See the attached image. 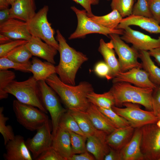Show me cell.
Listing matches in <instances>:
<instances>
[{
	"instance_id": "cell-1",
	"label": "cell",
	"mask_w": 160,
	"mask_h": 160,
	"mask_svg": "<svg viewBox=\"0 0 160 160\" xmlns=\"http://www.w3.org/2000/svg\"><path fill=\"white\" fill-rule=\"evenodd\" d=\"M45 81L59 95L68 110L86 112L90 104L87 95L94 91L91 84L84 81L77 85L67 84L56 73L49 76Z\"/></svg>"
},
{
	"instance_id": "cell-2",
	"label": "cell",
	"mask_w": 160,
	"mask_h": 160,
	"mask_svg": "<svg viewBox=\"0 0 160 160\" xmlns=\"http://www.w3.org/2000/svg\"><path fill=\"white\" fill-rule=\"evenodd\" d=\"M56 38L59 44L60 60L55 66L56 73L61 81L71 85H75L76 74L81 65L88 58L82 53L77 51L67 43L58 30L56 31Z\"/></svg>"
},
{
	"instance_id": "cell-3",
	"label": "cell",
	"mask_w": 160,
	"mask_h": 160,
	"mask_svg": "<svg viewBox=\"0 0 160 160\" xmlns=\"http://www.w3.org/2000/svg\"><path fill=\"white\" fill-rule=\"evenodd\" d=\"M114 98L115 106L121 107L129 102L141 105L149 111H153V94L151 88H142L125 82L113 83L110 89Z\"/></svg>"
},
{
	"instance_id": "cell-4",
	"label": "cell",
	"mask_w": 160,
	"mask_h": 160,
	"mask_svg": "<svg viewBox=\"0 0 160 160\" xmlns=\"http://www.w3.org/2000/svg\"><path fill=\"white\" fill-rule=\"evenodd\" d=\"M4 92L13 95L20 102L34 106L47 113L41 98L38 81L33 76L23 81H13L5 87Z\"/></svg>"
},
{
	"instance_id": "cell-5",
	"label": "cell",
	"mask_w": 160,
	"mask_h": 160,
	"mask_svg": "<svg viewBox=\"0 0 160 160\" xmlns=\"http://www.w3.org/2000/svg\"><path fill=\"white\" fill-rule=\"evenodd\" d=\"M13 108L17 121L31 131L37 130L49 120L47 113L37 107L17 100L13 101Z\"/></svg>"
},
{
	"instance_id": "cell-6",
	"label": "cell",
	"mask_w": 160,
	"mask_h": 160,
	"mask_svg": "<svg viewBox=\"0 0 160 160\" xmlns=\"http://www.w3.org/2000/svg\"><path fill=\"white\" fill-rule=\"evenodd\" d=\"M49 7L44 5L27 23L29 31L32 36L40 38L58 51L59 44L55 37V31L48 22L47 14Z\"/></svg>"
},
{
	"instance_id": "cell-7",
	"label": "cell",
	"mask_w": 160,
	"mask_h": 160,
	"mask_svg": "<svg viewBox=\"0 0 160 160\" xmlns=\"http://www.w3.org/2000/svg\"><path fill=\"white\" fill-rule=\"evenodd\" d=\"M38 82L42 103L50 115L53 137L57 131L61 116L67 110L62 106L57 93L45 81H39Z\"/></svg>"
},
{
	"instance_id": "cell-8",
	"label": "cell",
	"mask_w": 160,
	"mask_h": 160,
	"mask_svg": "<svg viewBox=\"0 0 160 160\" xmlns=\"http://www.w3.org/2000/svg\"><path fill=\"white\" fill-rule=\"evenodd\" d=\"M71 9L76 15L78 23L76 30L70 35L69 39L83 38L86 35L91 33H99L109 37L110 34L122 35L123 33V29H109L92 21L88 17L85 9L80 10L74 6L71 7Z\"/></svg>"
},
{
	"instance_id": "cell-9",
	"label": "cell",
	"mask_w": 160,
	"mask_h": 160,
	"mask_svg": "<svg viewBox=\"0 0 160 160\" xmlns=\"http://www.w3.org/2000/svg\"><path fill=\"white\" fill-rule=\"evenodd\" d=\"M123 105L125 107L114 106L112 108L118 114L127 120L130 125L135 129L149 124H156L159 120L153 111L142 110L139 104L127 102L124 103Z\"/></svg>"
},
{
	"instance_id": "cell-10",
	"label": "cell",
	"mask_w": 160,
	"mask_h": 160,
	"mask_svg": "<svg viewBox=\"0 0 160 160\" xmlns=\"http://www.w3.org/2000/svg\"><path fill=\"white\" fill-rule=\"evenodd\" d=\"M110 42L118 56L121 72H124L134 68H142L138 60L139 52L133 46L129 47L123 40L119 35L111 33L109 35Z\"/></svg>"
},
{
	"instance_id": "cell-11",
	"label": "cell",
	"mask_w": 160,
	"mask_h": 160,
	"mask_svg": "<svg viewBox=\"0 0 160 160\" xmlns=\"http://www.w3.org/2000/svg\"><path fill=\"white\" fill-rule=\"evenodd\" d=\"M141 151L144 160H159L160 158V128L156 124L141 127Z\"/></svg>"
},
{
	"instance_id": "cell-12",
	"label": "cell",
	"mask_w": 160,
	"mask_h": 160,
	"mask_svg": "<svg viewBox=\"0 0 160 160\" xmlns=\"http://www.w3.org/2000/svg\"><path fill=\"white\" fill-rule=\"evenodd\" d=\"M53 139L48 120L37 130L36 133L32 138H28L25 141L33 159L36 160L42 153L52 147Z\"/></svg>"
},
{
	"instance_id": "cell-13",
	"label": "cell",
	"mask_w": 160,
	"mask_h": 160,
	"mask_svg": "<svg viewBox=\"0 0 160 160\" xmlns=\"http://www.w3.org/2000/svg\"><path fill=\"white\" fill-rule=\"evenodd\" d=\"M123 29L121 39L127 43L132 44L138 51H149L160 47V36L157 39L153 38L132 29L130 26H127Z\"/></svg>"
},
{
	"instance_id": "cell-14",
	"label": "cell",
	"mask_w": 160,
	"mask_h": 160,
	"mask_svg": "<svg viewBox=\"0 0 160 160\" xmlns=\"http://www.w3.org/2000/svg\"><path fill=\"white\" fill-rule=\"evenodd\" d=\"M141 69L134 68L125 72H121L113 79L112 82H125L140 87L155 89L157 86L151 81L147 73Z\"/></svg>"
},
{
	"instance_id": "cell-15",
	"label": "cell",
	"mask_w": 160,
	"mask_h": 160,
	"mask_svg": "<svg viewBox=\"0 0 160 160\" xmlns=\"http://www.w3.org/2000/svg\"><path fill=\"white\" fill-rule=\"evenodd\" d=\"M0 33L15 40L28 41L32 37L28 30L27 23L14 18H9L0 24Z\"/></svg>"
},
{
	"instance_id": "cell-16",
	"label": "cell",
	"mask_w": 160,
	"mask_h": 160,
	"mask_svg": "<svg viewBox=\"0 0 160 160\" xmlns=\"http://www.w3.org/2000/svg\"><path fill=\"white\" fill-rule=\"evenodd\" d=\"M6 153L3 154L6 160H32V156L24 137L17 135L5 145Z\"/></svg>"
},
{
	"instance_id": "cell-17",
	"label": "cell",
	"mask_w": 160,
	"mask_h": 160,
	"mask_svg": "<svg viewBox=\"0 0 160 160\" xmlns=\"http://www.w3.org/2000/svg\"><path fill=\"white\" fill-rule=\"evenodd\" d=\"M108 134L97 130L93 135L87 137L86 144L87 151L97 160H103L109 152L110 147L106 142Z\"/></svg>"
},
{
	"instance_id": "cell-18",
	"label": "cell",
	"mask_w": 160,
	"mask_h": 160,
	"mask_svg": "<svg viewBox=\"0 0 160 160\" xmlns=\"http://www.w3.org/2000/svg\"><path fill=\"white\" fill-rule=\"evenodd\" d=\"M26 45L33 56L41 58L53 64L55 63L54 57L58 50L43 42L39 38L32 36Z\"/></svg>"
},
{
	"instance_id": "cell-19",
	"label": "cell",
	"mask_w": 160,
	"mask_h": 160,
	"mask_svg": "<svg viewBox=\"0 0 160 160\" xmlns=\"http://www.w3.org/2000/svg\"><path fill=\"white\" fill-rule=\"evenodd\" d=\"M141 127L135 129L133 135L128 143L119 151L120 160H144L140 149Z\"/></svg>"
},
{
	"instance_id": "cell-20",
	"label": "cell",
	"mask_w": 160,
	"mask_h": 160,
	"mask_svg": "<svg viewBox=\"0 0 160 160\" xmlns=\"http://www.w3.org/2000/svg\"><path fill=\"white\" fill-rule=\"evenodd\" d=\"M131 25L138 26L151 33L160 34V24L153 18L132 15L123 18L116 29Z\"/></svg>"
},
{
	"instance_id": "cell-21",
	"label": "cell",
	"mask_w": 160,
	"mask_h": 160,
	"mask_svg": "<svg viewBox=\"0 0 160 160\" xmlns=\"http://www.w3.org/2000/svg\"><path fill=\"white\" fill-rule=\"evenodd\" d=\"M11 6L9 19H19L28 23L36 14L34 0H16Z\"/></svg>"
},
{
	"instance_id": "cell-22",
	"label": "cell",
	"mask_w": 160,
	"mask_h": 160,
	"mask_svg": "<svg viewBox=\"0 0 160 160\" xmlns=\"http://www.w3.org/2000/svg\"><path fill=\"white\" fill-rule=\"evenodd\" d=\"M135 130V128L130 125L116 128L108 135L106 143L110 148L120 151L130 141Z\"/></svg>"
},
{
	"instance_id": "cell-23",
	"label": "cell",
	"mask_w": 160,
	"mask_h": 160,
	"mask_svg": "<svg viewBox=\"0 0 160 160\" xmlns=\"http://www.w3.org/2000/svg\"><path fill=\"white\" fill-rule=\"evenodd\" d=\"M52 147L65 160H68L73 154L69 131L59 126L55 135L53 137Z\"/></svg>"
},
{
	"instance_id": "cell-24",
	"label": "cell",
	"mask_w": 160,
	"mask_h": 160,
	"mask_svg": "<svg viewBox=\"0 0 160 160\" xmlns=\"http://www.w3.org/2000/svg\"><path fill=\"white\" fill-rule=\"evenodd\" d=\"M86 113L97 130L103 131L108 135L117 128L97 107L92 103H90Z\"/></svg>"
},
{
	"instance_id": "cell-25",
	"label": "cell",
	"mask_w": 160,
	"mask_h": 160,
	"mask_svg": "<svg viewBox=\"0 0 160 160\" xmlns=\"http://www.w3.org/2000/svg\"><path fill=\"white\" fill-rule=\"evenodd\" d=\"M98 50L110 68V79H113L121 71L118 60L116 57L112 44L110 42L106 43L101 39L100 41Z\"/></svg>"
},
{
	"instance_id": "cell-26",
	"label": "cell",
	"mask_w": 160,
	"mask_h": 160,
	"mask_svg": "<svg viewBox=\"0 0 160 160\" xmlns=\"http://www.w3.org/2000/svg\"><path fill=\"white\" fill-rule=\"evenodd\" d=\"M30 72L37 81L46 79L52 74L56 73L55 66L48 62H42L36 57L32 58Z\"/></svg>"
},
{
	"instance_id": "cell-27",
	"label": "cell",
	"mask_w": 160,
	"mask_h": 160,
	"mask_svg": "<svg viewBox=\"0 0 160 160\" xmlns=\"http://www.w3.org/2000/svg\"><path fill=\"white\" fill-rule=\"evenodd\" d=\"M139 58L141 60L142 68L148 73L150 80L160 86V68L155 64L148 51H140Z\"/></svg>"
},
{
	"instance_id": "cell-28",
	"label": "cell",
	"mask_w": 160,
	"mask_h": 160,
	"mask_svg": "<svg viewBox=\"0 0 160 160\" xmlns=\"http://www.w3.org/2000/svg\"><path fill=\"white\" fill-rule=\"evenodd\" d=\"M87 15L92 21L105 28L111 29H116L123 18L115 9L108 14L102 16H95L93 14Z\"/></svg>"
},
{
	"instance_id": "cell-29",
	"label": "cell",
	"mask_w": 160,
	"mask_h": 160,
	"mask_svg": "<svg viewBox=\"0 0 160 160\" xmlns=\"http://www.w3.org/2000/svg\"><path fill=\"white\" fill-rule=\"evenodd\" d=\"M68 111L74 118L80 129L87 137L93 135L97 131L86 112L68 109Z\"/></svg>"
},
{
	"instance_id": "cell-30",
	"label": "cell",
	"mask_w": 160,
	"mask_h": 160,
	"mask_svg": "<svg viewBox=\"0 0 160 160\" xmlns=\"http://www.w3.org/2000/svg\"><path fill=\"white\" fill-rule=\"evenodd\" d=\"M87 98L90 103L98 108L110 109L115 106L114 98L110 90L102 94L92 91L87 95Z\"/></svg>"
},
{
	"instance_id": "cell-31",
	"label": "cell",
	"mask_w": 160,
	"mask_h": 160,
	"mask_svg": "<svg viewBox=\"0 0 160 160\" xmlns=\"http://www.w3.org/2000/svg\"><path fill=\"white\" fill-rule=\"evenodd\" d=\"M25 44L20 45L9 52L5 57L16 63H26L32 56Z\"/></svg>"
},
{
	"instance_id": "cell-32",
	"label": "cell",
	"mask_w": 160,
	"mask_h": 160,
	"mask_svg": "<svg viewBox=\"0 0 160 160\" xmlns=\"http://www.w3.org/2000/svg\"><path fill=\"white\" fill-rule=\"evenodd\" d=\"M59 126L65 128L68 131H71L86 137L80 129L74 118L68 110L61 116Z\"/></svg>"
},
{
	"instance_id": "cell-33",
	"label": "cell",
	"mask_w": 160,
	"mask_h": 160,
	"mask_svg": "<svg viewBox=\"0 0 160 160\" xmlns=\"http://www.w3.org/2000/svg\"><path fill=\"white\" fill-rule=\"evenodd\" d=\"M134 0H111V4L112 10L116 9L123 18L132 15Z\"/></svg>"
},
{
	"instance_id": "cell-34",
	"label": "cell",
	"mask_w": 160,
	"mask_h": 160,
	"mask_svg": "<svg viewBox=\"0 0 160 160\" xmlns=\"http://www.w3.org/2000/svg\"><path fill=\"white\" fill-rule=\"evenodd\" d=\"M73 154H78L87 151L86 141L87 137L71 131H69Z\"/></svg>"
},
{
	"instance_id": "cell-35",
	"label": "cell",
	"mask_w": 160,
	"mask_h": 160,
	"mask_svg": "<svg viewBox=\"0 0 160 160\" xmlns=\"http://www.w3.org/2000/svg\"><path fill=\"white\" fill-rule=\"evenodd\" d=\"M4 108H0V132L4 139V144L5 145L9 141L13 139L15 135L12 127L6 125L8 117L5 116L3 113Z\"/></svg>"
},
{
	"instance_id": "cell-36",
	"label": "cell",
	"mask_w": 160,
	"mask_h": 160,
	"mask_svg": "<svg viewBox=\"0 0 160 160\" xmlns=\"http://www.w3.org/2000/svg\"><path fill=\"white\" fill-rule=\"evenodd\" d=\"M31 62L20 63L14 62L6 57L0 58V70L13 68L16 70L25 72H30Z\"/></svg>"
},
{
	"instance_id": "cell-37",
	"label": "cell",
	"mask_w": 160,
	"mask_h": 160,
	"mask_svg": "<svg viewBox=\"0 0 160 160\" xmlns=\"http://www.w3.org/2000/svg\"><path fill=\"white\" fill-rule=\"evenodd\" d=\"M98 109L105 115L117 128L130 126L129 122L125 119L119 116L112 108L106 109L98 107Z\"/></svg>"
},
{
	"instance_id": "cell-38",
	"label": "cell",
	"mask_w": 160,
	"mask_h": 160,
	"mask_svg": "<svg viewBox=\"0 0 160 160\" xmlns=\"http://www.w3.org/2000/svg\"><path fill=\"white\" fill-rule=\"evenodd\" d=\"M15 78V73L13 71L6 70L0 71V99L7 98L8 94L4 92L5 87Z\"/></svg>"
},
{
	"instance_id": "cell-39",
	"label": "cell",
	"mask_w": 160,
	"mask_h": 160,
	"mask_svg": "<svg viewBox=\"0 0 160 160\" xmlns=\"http://www.w3.org/2000/svg\"><path fill=\"white\" fill-rule=\"evenodd\" d=\"M132 15L152 17L148 0H137L134 5Z\"/></svg>"
},
{
	"instance_id": "cell-40",
	"label": "cell",
	"mask_w": 160,
	"mask_h": 160,
	"mask_svg": "<svg viewBox=\"0 0 160 160\" xmlns=\"http://www.w3.org/2000/svg\"><path fill=\"white\" fill-rule=\"evenodd\" d=\"M28 41L24 40H17L12 41L8 43L0 44V58L5 57L10 51L16 47L26 44Z\"/></svg>"
},
{
	"instance_id": "cell-41",
	"label": "cell",
	"mask_w": 160,
	"mask_h": 160,
	"mask_svg": "<svg viewBox=\"0 0 160 160\" xmlns=\"http://www.w3.org/2000/svg\"><path fill=\"white\" fill-rule=\"evenodd\" d=\"M36 160H65L52 147L42 153Z\"/></svg>"
},
{
	"instance_id": "cell-42",
	"label": "cell",
	"mask_w": 160,
	"mask_h": 160,
	"mask_svg": "<svg viewBox=\"0 0 160 160\" xmlns=\"http://www.w3.org/2000/svg\"><path fill=\"white\" fill-rule=\"evenodd\" d=\"M94 71L98 76L110 79V68L105 62L100 61L97 63L94 67Z\"/></svg>"
},
{
	"instance_id": "cell-43",
	"label": "cell",
	"mask_w": 160,
	"mask_h": 160,
	"mask_svg": "<svg viewBox=\"0 0 160 160\" xmlns=\"http://www.w3.org/2000/svg\"><path fill=\"white\" fill-rule=\"evenodd\" d=\"M149 5L152 17L160 24V0H152Z\"/></svg>"
},
{
	"instance_id": "cell-44",
	"label": "cell",
	"mask_w": 160,
	"mask_h": 160,
	"mask_svg": "<svg viewBox=\"0 0 160 160\" xmlns=\"http://www.w3.org/2000/svg\"><path fill=\"white\" fill-rule=\"evenodd\" d=\"M153 111L155 114L160 111V86L153 89Z\"/></svg>"
},
{
	"instance_id": "cell-45",
	"label": "cell",
	"mask_w": 160,
	"mask_h": 160,
	"mask_svg": "<svg viewBox=\"0 0 160 160\" xmlns=\"http://www.w3.org/2000/svg\"><path fill=\"white\" fill-rule=\"evenodd\" d=\"M95 158L87 151L78 154H73L68 160H94Z\"/></svg>"
},
{
	"instance_id": "cell-46",
	"label": "cell",
	"mask_w": 160,
	"mask_h": 160,
	"mask_svg": "<svg viewBox=\"0 0 160 160\" xmlns=\"http://www.w3.org/2000/svg\"><path fill=\"white\" fill-rule=\"evenodd\" d=\"M104 160H120L119 151L110 148L108 153L105 156Z\"/></svg>"
},
{
	"instance_id": "cell-47",
	"label": "cell",
	"mask_w": 160,
	"mask_h": 160,
	"mask_svg": "<svg viewBox=\"0 0 160 160\" xmlns=\"http://www.w3.org/2000/svg\"><path fill=\"white\" fill-rule=\"evenodd\" d=\"M10 8L5 9L0 11V24L9 19Z\"/></svg>"
},
{
	"instance_id": "cell-48",
	"label": "cell",
	"mask_w": 160,
	"mask_h": 160,
	"mask_svg": "<svg viewBox=\"0 0 160 160\" xmlns=\"http://www.w3.org/2000/svg\"><path fill=\"white\" fill-rule=\"evenodd\" d=\"M151 56L155 58L156 62L160 65V47L148 51Z\"/></svg>"
},
{
	"instance_id": "cell-49",
	"label": "cell",
	"mask_w": 160,
	"mask_h": 160,
	"mask_svg": "<svg viewBox=\"0 0 160 160\" xmlns=\"http://www.w3.org/2000/svg\"><path fill=\"white\" fill-rule=\"evenodd\" d=\"M11 39L1 34H0V44H4L12 41Z\"/></svg>"
},
{
	"instance_id": "cell-50",
	"label": "cell",
	"mask_w": 160,
	"mask_h": 160,
	"mask_svg": "<svg viewBox=\"0 0 160 160\" xmlns=\"http://www.w3.org/2000/svg\"><path fill=\"white\" fill-rule=\"evenodd\" d=\"M9 5L8 0H0V10L9 8Z\"/></svg>"
},
{
	"instance_id": "cell-51",
	"label": "cell",
	"mask_w": 160,
	"mask_h": 160,
	"mask_svg": "<svg viewBox=\"0 0 160 160\" xmlns=\"http://www.w3.org/2000/svg\"><path fill=\"white\" fill-rule=\"evenodd\" d=\"M157 127L160 128V119H159L156 123Z\"/></svg>"
},
{
	"instance_id": "cell-52",
	"label": "cell",
	"mask_w": 160,
	"mask_h": 160,
	"mask_svg": "<svg viewBox=\"0 0 160 160\" xmlns=\"http://www.w3.org/2000/svg\"><path fill=\"white\" fill-rule=\"evenodd\" d=\"M10 5H12L15 1V0H8Z\"/></svg>"
},
{
	"instance_id": "cell-53",
	"label": "cell",
	"mask_w": 160,
	"mask_h": 160,
	"mask_svg": "<svg viewBox=\"0 0 160 160\" xmlns=\"http://www.w3.org/2000/svg\"><path fill=\"white\" fill-rule=\"evenodd\" d=\"M156 115L158 117L159 120L160 119V111L157 113Z\"/></svg>"
},
{
	"instance_id": "cell-54",
	"label": "cell",
	"mask_w": 160,
	"mask_h": 160,
	"mask_svg": "<svg viewBox=\"0 0 160 160\" xmlns=\"http://www.w3.org/2000/svg\"><path fill=\"white\" fill-rule=\"evenodd\" d=\"M148 0V1H149V2L151 1H152V0Z\"/></svg>"
},
{
	"instance_id": "cell-55",
	"label": "cell",
	"mask_w": 160,
	"mask_h": 160,
	"mask_svg": "<svg viewBox=\"0 0 160 160\" xmlns=\"http://www.w3.org/2000/svg\"><path fill=\"white\" fill-rule=\"evenodd\" d=\"M159 160H160V158L159 159Z\"/></svg>"
},
{
	"instance_id": "cell-56",
	"label": "cell",
	"mask_w": 160,
	"mask_h": 160,
	"mask_svg": "<svg viewBox=\"0 0 160 160\" xmlns=\"http://www.w3.org/2000/svg\"><path fill=\"white\" fill-rule=\"evenodd\" d=\"M16 0H15V1Z\"/></svg>"
},
{
	"instance_id": "cell-57",
	"label": "cell",
	"mask_w": 160,
	"mask_h": 160,
	"mask_svg": "<svg viewBox=\"0 0 160 160\" xmlns=\"http://www.w3.org/2000/svg\"></svg>"
}]
</instances>
